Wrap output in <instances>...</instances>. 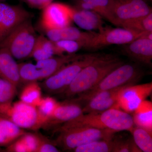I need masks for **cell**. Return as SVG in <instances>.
<instances>
[{
  "instance_id": "44dd1931",
  "label": "cell",
  "mask_w": 152,
  "mask_h": 152,
  "mask_svg": "<svg viewBox=\"0 0 152 152\" xmlns=\"http://www.w3.org/2000/svg\"><path fill=\"white\" fill-rule=\"evenodd\" d=\"M25 133L23 129L0 116V146L9 145Z\"/></svg>"
},
{
  "instance_id": "ffe728a7",
  "label": "cell",
  "mask_w": 152,
  "mask_h": 152,
  "mask_svg": "<svg viewBox=\"0 0 152 152\" xmlns=\"http://www.w3.org/2000/svg\"><path fill=\"white\" fill-rule=\"evenodd\" d=\"M77 8L94 11L115 25L113 17L114 0H75Z\"/></svg>"
},
{
  "instance_id": "4316f807",
  "label": "cell",
  "mask_w": 152,
  "mask_h": 152,
  "mask_svg": "<svg viewBox=\"0 0 152 152\" xmlns=\"http://www.w3.org/2000/svg\"><path fill=\"white\" fill-rule=\"evenodd\" d=\"M18 68L21 83L26 84L39 80V71L36 65L31 63H20L18 64Z\"/></svg>"
},
{
  "instance_id": "836d02e7",
  "label": "cell",
  "mask_w": 152,
  "mask_h": 152,
  "mask_svg": "<svg viewBox=\"0 0 152 152\" xmlns=\"http://www.w3.org/2000/svg\"><path fill=\"white\" fill-rule=\"evenodd\" d=\"M59 151L54 145L42 138L36 152H58Z\"/></svg>"
},
{
  "instance_id": "7c38bea8",
  "label": "cell",
  "mask_w": 152,
  "mask_h": 152,
  "mask_svg": "<svg viewBox=\"0 0 152 152\" xmlns=\"http://www.w3.org/2000/svg\"><path fill=\"white\" fill-rule=\"evenodd\" d=\"M152 83L126 87L120 95L117 107L130 113L151 94Z\"/></svg>"
},
{
  "instance_id": "d590c367",
  "label": "cell",
  "mask_w": 152,
  "mask_h": 152,
  "mask_svg": "<svg viewBox=\"0 0 152 152\" xmlns=\"http://www.w3.org/2000/svg\"><path fill=\"white\" fill-rule=\"evenodd\" d=\"M150 1H151V0H150Z\"/></svg>"
},
{
  "instance_id": "8992f818",
  "label": "cell",
  "mask_w": 152,
  "mask_h": 152,
  "mask_svg": "<svg viewBox=\"0 0 152 152\" xmlns=\"http://www.w3.org/2000/svg\"><path fill=\"white\" fill-rule=\"evenodd\" d=\"M37 37L31 18L12 32L1 48L7 49L15 59H23L30 57Z\"/></svg>"
},
{
  "instance_id": "f546056e",
  "label": "cell",
  "mask_w": 152,
  "mask_h": 152,
  "mask_svg": "<svg viewBox=\"0 0 152 152\" xmlns=\"http://www.w3.org/2000/svg\"><path fill=\"white\" fill-rule=\"evenodd\" d=\"M42 137L31 133H25L18 139L24 152H36Z\"/></svg>"
},
{
  "instance_id": "2e32d148",
  "label": "cell",
  "mask_w": 152,
  "mask_h": 152,
  "mask_svg": "<svg viewBox=\"0 0 152 152\" xmlns=\"http://www.w3.org/2000/svg\"><path fill=\"white\" fill-rule=\"evenodd\" d=\"M85 54L74 53L53 56L47 59L37 61L36 65L40 72L39 80H45L64 66L81 58Z\"/></svg>"
},
{
  "instance_id": "603a6c76",
  "label": "cell",
  "mask_w": 152,
  "mask_h": 152,
  "mask_svg": "<svg viewBox=\"0 0 152 152\" xmlns=\"http://www.w3.org/2000/svg\"><path fill=\"white\" fill-rule=\"evenodd\" d=\"M54 56L53 42L43 35L38 36L30 57L37 61L47 59Z\"/></svg>"
},
{
  "instance_id": "6da1fadb",
  "label": "cell",
  "mask_w": 152,
  "mask_h": 152,
  "mask_svg": "<svg viewBox=\"0 0 152 152\" xmlns=\"http://www.w3.org/2000/svg\"><path fill=\"white\" fill-rule=\"evenodd\" d=\"M124 63L115 55L101 54L79 73L62 94L68 98L81 94L97 85L108 74Z\"/></svg>"
},
{
  "instance_id": "3957f363",
  "label": "cell",
  "mask_w": 152,
  "mask_h": 152,
  "mask_svg": "<svg viewBox=\"0 0 152 152\" xmlns=\"http://www.w3.org/2000/svg\"><path fill=\"white\" fill-rule=\"evenodd\" d=\"M143 75V72L136 65L124 63L108 74L97 85L73 100L80 104L86 103L101 92L129 84H135Z\"/></svg>"
},
{
  "instance_id": "d4e9b609",
  "label": "cell",
  "mask_w": 152,
  "mask_h": 152,
  "mask_svg": "<svg viewBox=\"0 0 152 152\" xmlns=\"http://www.w3.org/2000/svg\"><path fill=\"white\" fill-rule=\"evenodd\" d=\"M134 141L142 152H152V134L143 128L136 126L130 131Z\"/></svg>"
},
{
  "instance_id": "4dcf8cb0",
  "label": "cell",
  "mask_w": 152,
  "mask_h": 152,
  "mask_svg": "<svg viewBox=\"0 0 152 152\" xmlns=\"http://www.w3.org/2000/svg\"><path fill=\"white\" fill-rule=\"evenodd\" d=\"M17 87L0 77V105L12 102L17 93Z\"/></svg>"
},
{
  "instance_id": "ba28073f",
  "label": "cell",
  "mask_w": 152,
  "mask_h": 152,
  "mask_svg": "<svg viewBox=\"0 0 152 152\" xmlns=\"http://www.w3.org/2000/svg\"><path fill=\"white\" fill-rule=\"evenodd\" d=\"M147 32L138 33L124 28L104 27L85 45L84 48L97 50L111 45H124L130 43Z\"/></svg>"
},
{
  "instance_id": "9a60e30c",
  "label": "cell",
  "mask_w": 152,
  "mask_h": 152,
  "mask_svg": "<svg viewBox=\"0 0 152 152\" xmlns=\"http://www.w3.org/2000/svg\"><path fill=\"white\" fill-rule=\"evenodd\" d=\"M83 114V107L80 104L73 100L64 102H58L56 107L49 117L43 127L64 124Z\"/></svg>"
},
{
  "instance_id": "8fae6325",
  "label": "cell",
  "mask_w": 152,
  "mask_h": 152,
  "mask_svg": "<svg viewBox=\"0 0 152 152\" xmlns=\"http://www.w3.org/2000/svg\"><path fill=\"white\" fill-rule=\"evenodd\" d=\"M73 7L66 4L52 2L43 10L41 24L44 29H59L71 26Z\"/></svg>"
},
{
  "instance_id": "1f68e13d",
  "label": "cell",
  "mask_w": 152,
  "mask_h": 152,
  "mask_svg": "<svg viewBox=\"0 0 152 152\" xmlns=\"http://www.w3.org/2000/svg\"><path fill=\"white\" fill-rule=\"evenodd\" d=\"M115 139V144L113 152H142L132 139Z\"/></svg>"
},
{
  "instance_id": "d6986e66",
  "label": "cell",
  "mask_w": 152,
  "mask_h": 152,
  "mask_svg": "<svg viewBox=\"0 0 152 152\" xmlns=\"http://www.w3.org/2000/svg\"><path fill=\"white\" fill-rule=\"evenodd\" d=\"M0 77L17 87L20 83L18 64L7 49L0 48Z\"/></svg>"
},
{
  "instance_id": "5b68a950",
  "label": "cell",
  "mask_w": 152,
  "mask_h": 152,
  "mask_svg": "<svg viewBox=\"0 0 152 152\" xmlns=\"http://www.w3.org/2000/svg\"><path fill=\"white\" fill-rule=\"evenodd\" d=\"M101 54L99 53L86 54L81 58L66 65L44 80L41 87L49 94H62L79 73Z\"/></svg>"
},
{
  "instance_id": "9c48e42d",
  "label": "cell",
  "mask_w": 152,
  "mask_h": 152,
  "mask_svg": "<svg viewBox=\"0 0 152 152\" xmlns=\"http://www.w3.org/2000/svg\"><path fill=\"white\" fill-rule=\"evenodd\" d=\"M152 12V8L144 0H114L113 17L115 26L123 25Z\"/></svg>"
},
{
  "instance_id": "4fadbf2b",
  "label": "cell",
  "mask_w": 152,
  "mask_h": 152,
  "mask_svg": "<svg viewBox=\"0 0 152 152\" xmlns=\"http://www.w3.org/2000/svg\"><path fill=\"white\" fill-rule=\"evenodd\" d=\"M134 85L135 84H129L98 93L88 101L83 107L84 114L99 113L112 108H118V101L123 91L126 87Z\"/></svg>"
},
{
  "instance_id": "e575fe53",
  "label": "cell",
  "mask_w": 152,
  "mask_h": 152,
  "mask_svg": "<svg viewBox=\"0 0 152 152\" xmlns=\"http://www.w3.org/2000/svg\"><path fill=\"white\" fill-rule=\"evenodd\" d=\"M28 5L32 7L43 10L50 4L53 2V0H24Z\"/></svg>"
},
{
  "instance_id": "7a4b0ae2",
  "label": "cell",
  "mask_w": 152,
  "mask_h": 152,
  "mask_svg": "<svg viewBox=\"0 0 152 152\" xmlns=\"http://www.w3.org/2000/svg\"><path fill=\"white\" fill-rule=\"evenodd\" d=\"M133 117L121 109L112 108L99 113L83 114L64 123L57 131H62L80 126L90 127L118 132H130L134 127Z\"/></svg>"
},
{
  "instance_id": "e0dca14e",
  "label": "cell",
  "mask_w": 152,
  "mask_h": 152,
  "mask_svg": "<svg viewBox=\"0 0 152 152\" xmlns=\"http://www.w3.org/2000/svg\"><path fill=\"white\" fill-rule=\"evenodd\" d=\"M72 18L78 26L89 31L104 28L103 18L94 11L73 8Z\"/></svg>"
},
{
  "instance_id": "cb8c5ba5",
  "label": "cell",
  "mask_w": 152,
  "mask_h": 152,
  "mask_svg": "<svg viewBox=\"0 0 152 152\" xmlns=\"http://www.w3.org/2000/svg\"><path fill=\"white\" fill-rule=\"evenodd\" d=\"M20 100L37 107L42 97V87L37 82L26 84L20 95Z\"/></svg>"
},
{
  "instance_id": "ac0fdd59",
  "label": "cell",
  "mask_w": 152,
  "mask_h": 152,
  "mask_svg": "<svg viewBox=\"0 0 152 152\" xmlns=\"http://www.w3.org/2000/svg\"><path fill=\"white\" fill-rule=\"evenodd\" d=\"M47 37L53 42L60 40H70L77 41L83 45L86 44L94 37L95 32H83L72 26L59 29L45 30Z\"/></svg>"
},
{
  "instance_id": "d6a6232c",
  "label": "cell",
  "mask_w": 152,
  "mask_h": 152,
  "mask_svg": "<svg viewBox=\"0 0 152 152\" xmlns=\"http://www.w3.org/2000/svg\"><path fill=\"white\" fill-rule=\"evenodd\" d=\"M58 102L55 99L51 97L42 98L40 103L37 107L40 113L48 120L54 110Z\"/></svg>"
},
{
  "instance_id": "7402d4cb",
  "label": "cell",
  "mask_w": 152,
  "mask_h": 152,
  "mask_svg": "<svg viewBox=\"0 0 152 152\" xmlns=\"http://www.w3.org/2000/svg\"><path fill=\"white\" fill-rule=\"evenodd\" d=\"M133 119L136 126L152 133V103L146 100L142 102L134 112Z\"/></svg>"
},
{
  "instance_id": "52a82bcc",
  "label": "cell",
  "mask_w": 152,
  "mask_h": 152,
  "mask_svg": "<svg viewBox=\"0 0 152 152\" xmlns=\"http://www.w3.org/2000/svg\"><path fill=\"white\" fill-rule=\"evenodd\" d=\"M58 144L64 150H74L77 147L99 140H111L116 132L90 127L80 126L60 132Z\"/></svg>"
},
{
  "instance_id": "484cf974",
  "label": "cell",
  "mask_w": 152,
  "mask_h": 152,
  "mask_svg": "<svg viewBox=\"0 0 152 152\" xmlns=\"http://www.w3.org/2000/svg\"><path fill=\"white\" fill-rule=\"evenodd\" d=\"M115 144L114 138L99 140L77 147L74 150L76 152H113Z\"/></svg>"
},
{
  "instance_id": "5bb4252c",
  "label": "cell",
  "mask_w": 152,
  "mask_h": 152,
  "mask_svg": "<svg viewBox=\"0 0 152 152\" xmlns=\"http://www.w3.org/2000/svg\"><path fill=\"white\" fill-rule=\"evenodd\" d=\"M145 34L130 43L124 45L121 50L124 54L136 62L151 65L152 60V40L145 37Z\"/></svg>"
},
{
  "instance_id": "277c9868",
  "label": "cell",
  "mask_w": 152,
  "mask_h": 152,
  "mask_svg": "<svg viewBox=\"0 0 152 152\" xmlns=\"http://www.w3.org/2000/svg\"><path fill=\"white\" fill-rule=\"evenodd\" d=\"M0 116L22 129L32 130L43 127L47 121L37 107L21 100L0 105Z\"/></svg>"
},
{
  "instance_id": "f1b7e54d",
  "label": "cell",
  "mask_w": 152,
  "mask_h": 152,
  "mask_svg": "<svg viewBox=\"0 0 152 152\" xmlns=\"http://www.w3.org/2000/svg\"><path fill=\"white\" fill-rule=\"evenodd\" d=\"M122 28L138 33L152 32V12L125 24Z\"/></svg>"
},
{
  "instance_id": "83f0119b",
  "label": "cell",
  "mask_w": 152,
  "mask_h": 152,
  "mask_svg": "<svg viewBox=\"0 0 152 152\" xmlns=\"http://www.w3.org/2000/svg\"><path fill=\"white\" fill-rule=\"evenodd\" d=\"M54 55L62 56L75 53L81 48H83L82 43L70 40L62 39L53 42Z\"/></svg>"
},
{
  "instance_id": "30bf717a",
  "label": "cell",
  "mask_w": 152,
  "mask_h": 152,
  "mask_svg": "<svg viewBox=\"0 0 152 152\" xmlns=\"http://www.w3.org/2000/svg\"><path fill=\"white\" fill-rule=\"evenodd\" d=\"M31 16V13L20 6L0 2V48L12 32Z\"/></svg>"
}]
</instances>
